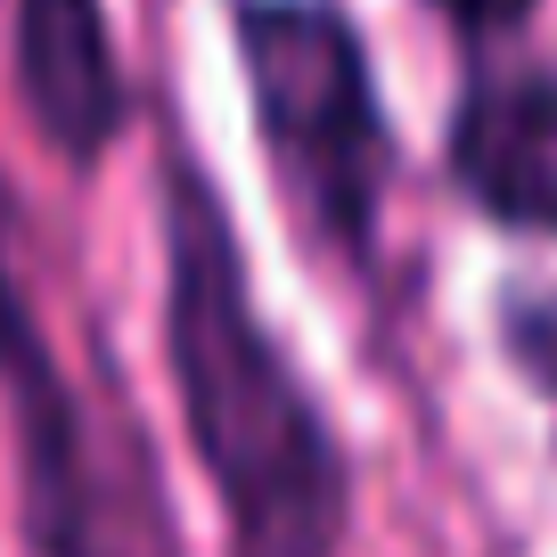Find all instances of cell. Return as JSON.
Returning <instances> with one entry per match:
<instances>
[{
	"label": "cell",
	"instance_id": "cell-1",
	"mask_svg": "<svg viewBox=\"0 0 557 557\" xmlns=\"http://www.w3.org/2000/svg\"><path fill=\"white\" fill-rule=\"evenodd\" d=\"M173 377L189 435L230 508V557H329L336 541V451L296 369L262 336L238 278L230 222L206 181L173 173Z\"/></svg>",
	"mask_w": 557,
	"mask_h": 557
},
{
	"label": "cell",
	"instance_id": "cell-2",
	"mask_svg": "<svg viewBox=\"0 0 557 557\" xmlns=\"http://www.w3.org/2000/svg\"><path fill=\"white\" fill-rule=\"evenodd\" d=\"M238 58H246V90H255L262 148H271L296 213L329 230L336 246H361L385 173V132H377V99H369L361 41L329 9L246 0Z\"/></svg>",
	"mask_w": 557,
	"mask_h": 557
},
{
	"label": "cell",
	"instance_id": "cell-3",
	"mask_svg": "<svg viewBox=\"0 0 557 557\" xmlns=\"http://www.w3.org/2000/svg\"><path fill=\"white\" fill-rule=\"evenodd\" d=\"M17 99L41 148L66 164H99L123 132V66L107 34V0H17Z\"/></svg>",
	"mask_w": 557,
	"mask_h": 557
},
{
	"label": "cell",
	"instance_id": "cell-4",
	"mask_svg": "<svg viewBox=\"0 0 557 557\" xmlns=\"http://www.w3.org/2000/svg\"><path fill=\"white\" fill-rule=\"evenodd\" d=\"M451 157L484 213L517 230H557V83L549 74L484 83L459 107Z\"/></svg>",
	"mask_w": 557,
	"mask_h": 557
},
{
	"label": "cell",
	"instance_id": "cell-5",
	"mask_svg": "<svg viewBox=\"0 0 557 557\" xmlns=\"http://www.w3.org/2000/svg\"><path fill=\"white\" fill-rule=\"evenodd\" d=\"M451 25H468V34H508V25H524V9L533 0H435Z\"/></svg>",
	"mask_w": 557,
	"mask_h": 557
},
{
	"label": "cell",
	"instance_id": "cell-6",
	"mask_svg": "<svg viewBox=\"0 0 557 557\" xmlns=\"http://www.w3.org/2000/svg\"><path fill=\"white\" fill-rule=\"evenodd\" d=\"M517 352L557 385V304H549V312H524V320H517Z\"/></svg>",
	"mask_w": 557,
	"mask_h": 557
}]
</instances>
